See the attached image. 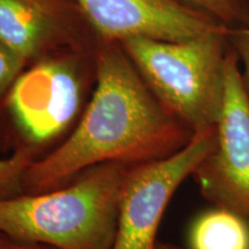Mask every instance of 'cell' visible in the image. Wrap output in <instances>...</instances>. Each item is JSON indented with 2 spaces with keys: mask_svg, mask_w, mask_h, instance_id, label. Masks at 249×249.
Instances as JSON below:
<instances>
[{
  "mask_svg": "<svg viewBox=\"0 0 249 249\" xmlns=\"http://www.w3.org/2000/svg\"><path fill=\"white\" fill-rule=\"evenodd\" d=\"M216 135V127L195 133L179 151L129 167L121 189L117 233L111 249H156V236L167 204L213 150Z\"/></svg>",
  "mask_w": 249,
  "mask_h": 249,
  "instance_id": "cell-4",
  "label": "cell"
},
{
  "mask_svg": "<svg viewBox=\"0 0 249 249\" xmlns=\"http://www.w3.org/2000/svg\"><path fill=\"white\" fill-rule=\"evenodd\" d=\"M230 31L180 42L129 37L119 44L158 102L195 134L216 127L220 117Z\"/></svg>",
  "mask_w": 249,
  "mask_h": 249,
  "instance_id": "cell-3",
  "label": "cell"
},
{
  "mask_svg": "<svg viewBox=\"0 0 249 249\" xmlns=\"http://www.w3.org/2000/svg\"><path fill=\"white\" fill-rule=\"evenodd\" d=\"M82 98L76 62L51 58L18 75L7 93V107L23 138L34 144H44L73 123Z\"/></svg>",
  "mask_w": 249,
  "mask_h": 249,
  "instance_id": "cell-6",
  "label": "cell"
},
{
  "mask_svg": "<svg viewBox=\"0 0 249 249\" xmlns=\"http://www.w3.org/2000/svg\"><path fill=\"white\" fill-rule=\"evenodd\" d=\"M107 43L129 37L180 42L213 31H229L217 18L180 0H76Z\"/></svg>",
  "mask_w": 249,
  "mask_h": 249,
  "instance_id": "cell-7",
  "label": "cell"
},
{
  "mask_svg": "<svg viewBox=\"0 0 249 249\" xmlns=\"http://www.w3.org/2000/svg\"><path fill=\"white\" fill-rule=\"evenodd\" d=\"M189 249H249L246 218L222 208L205 211L193 222Z\"/></svg>",
  "mask_w": 249,
  "mask_h": 249,
  "instance_id": "cell-9",
  "label": "cell"
},
{
  "mask_svg": "<svg viewBox=\"0 0 249 249\" xmlns=\"http://www.w3.org/2000/svg\"><path fill=\"white\" fill-rule=\"evenodd\" d=\"M156 249H185L181 247H178V246H174L171 244H166V242H157V247Z\"/></svg>",
  "mask_w": 249,
  "mask_h": 249,
  "instance_id": "cell-15",
  "label": "cell"
},
{
  "mask_svg": "<svg viewBox=\"0 0 249 249\" xmlns=\"http://www.w3.org/2000/svg\"><path fill=\"white\" fill-rule=\"evenodd\" d=\"M216 144L195 170L201 194L216 208L249 217V89L230 45L224 64V98Z\"/></svg>",
  "mask_w": 249,
  "mask_h": 249,
  "instance_id": "cell-5",
  "label": "cell"
},
{
  "mask_svg": "<svg viewBox=\"0 0 249 249\" xmlns=\"http://www.w3.org/2000/svg\"><path fill=\"white\" fill-rule=\"evenodd\" d=\"M130 166L105 163L65 188L0 200V234L53 249H111Z\"/></svg>",
  "mask_w": 249,
  "mask_h": 249,
  "instance_id": "cell-2",
  "label": "cell"
},
{
  "mask_svg": "<svg viewBox=\"0 0 249 249\" xmlns=\"http://www.w3.org/2000/svg\"><path fill=\"white\" fill-rule=\"evenodd\" d=\"M0 249H53L49 246L29 244V242H21L13 240L8 236L0 234Z\"/></svg>",
  "mask_w": 249,
  "mask_h": 249,
  "instance_id": "cell-14",
  "label": "cell"
},
{
  "mask_svg": "<svg viewBox=\"0 0 249 249\" xmlns=\"http://www.w3.org/2000/svg\"><path fill=\"white\" fill-rule=\"evenodd\" d=\"M96 74L91 101L70 138L28 166L26 194L58 188L96 165L135 166L161 160L194 136L158 102L119 43L99 52Z\"/></svg>",
  "mask_w": 249,
  "mask_h": 249,
  "instance_id": "cell-1",
  "label": "cell"
},
{
  "mask_svg": "<svg viewBox=\"0 0 249 249\" xmlns=\"http://www.w3.org/2000/svg\"><path fill=\"white\" fill-rule=\"evenodd\" d=\"M217 18L226 27L240 28L249 24V0H180Z\"/></svg>",
  "mask_w": 249,
  "mask_h": 249,
  "instance_id": "cell-10",
  "label": "cell"
},
{
  "mask_svg": "<svg viewBox=\"0 0 249 249\" xmlns=\"http://www.w3.org/2000/svg\"><path fill=\"white\" fill-rule=\"evenodd\" d=\"M57 28L44 0H0V42L26 62L46 48Z\"/></svg>",
  "mask_w": 249,
  "mask_h": 249,
  "instance_id": "cell-8",
  "label": "cell"
},
{
  "mask_svg": "<svg viewBox=\"0 0 249 249\" xmlns=\"http://www.w3.org/2000/svg\"><path fill=\"white\" fill-rule=\"evenodd\" d=\"M229 42L238 55L239 62L244 67L242 76L249 89V24L246 27L231 29L229 34Z\"/></svg>",
  "mask_w": 249,
  "mask_h": 249,
  "instance_id": "cell-13",
  "label": "cell"
},
{
  "mask_svg": "<svg viewBox=\"0 0 249 249\" xmlns=\"http://www.w3.org/2000/svg\"><path fill=\"white\" fill-rule=\"evenodd\" d=\"M33 160L24 149L11 157L0 158V200L23 194V177Z\"/></svg>",
  "mask_w": 249,
  "mask_h": 249,
  "instance_id": "cell-11",
  "label": "cell"
},
{
  "mask_svg": "<svg viewBox=\"0 0 249 249\" xmlns=\"http://www.w3.org/2000/svg\"><path fill=\"white\" fill-rule=\"evenodd\" d=\"M26 64L17 53L0 42V98L8 93Z\"/></svg>",
  "mask_w": 249,
  "mask_h": 249,
  "instance_id": "cell-12",
  "label": "cell"
}]
</instances>
